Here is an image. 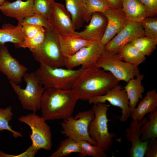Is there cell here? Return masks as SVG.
Segmentation results:
<instances>
[{
  "instance_id": "cell-1",
  "label": "cell",
  "mask_w": 157,
  "mask_h": 157,
  "mask_svg": "<svg viewBox=\"0 0 157 157\" xmlns=\"http://www.w3.org/2000/svg\"><path fill=\"white\" fill-rule=\"evenodd\" d=\"M120 81L110 72L94 66L84 69L72 89L78 99L88 100L105 94Z\"/></svg>"
},
{
  "instance_id": "cell-2",
  "label": "cell",
  "mask_w": 157,
  "mask_h": 157,
  "mask_svg": "<svg viewBox=\"0 0 157 157\" xmlns=\"http://www.w3.org/2000/svg\"><path fill=\"white\" fill-rule=\"evenodd\" d=\"M78 100L72 89L46 88L41 100V117L46 121L67 119L72 116Z\"/></svg>"
},
{
  "instance_id": "cell-3",
  "label": "cell",
  "mask_w": 157,
  "mask_h": 157,
  "mask_svg": "<svg viewBox=\"0 0 157 157\" xmlns=\"http://www.w3.org/2000/svg\"><path fill=\"white\" fill-rule=\"evenodd\" d=\"M85 69L81 67L74 70L40 64L35 72L45 89L52 88L67 90L72 89L75 82Z\"/></svg>"
},
{
  "instance_id": "cell-4",
  "label": "cell",
  "mask_w": 157,
  "mask_h": 157,
  "mask_svg": "<svg viewBox=\"0 0 157 157\" xmlns=\"http://www.w3.org/2000/svg\"><path fill=\"white\" fill-rule=\"evenodd\" d=\"M44 29V39L32 52L33 58L40 64L52 67L64 66L65 57L62 54L58 34L49 26Z\"/></svg>"
},
{
  "instance_id": "cell-5",
  "label": "cell",
  "mask_w": 157,
  "mask_h": 157,
  "mask_svg": "<svg viewBox=\"0 0 157 157\" xmlns=\"http://www.w3.org/2000/svg\"><path fill=\"white\" fill-rule=\"evenodd\" d=\"M109 106L106 102L94 104L92 108L94 116L89 123L88 129L91 138L96 141L97 145L105 151L110 150L113 144V138L116 136V134L108 131V123L110 120L108 118L107 113Z\"/></svg>"
},
{
  "instance_id": "cell-6",
  "label": "cell",
  "mask_w": 157,
  "mask_h": 157,
  "mask_svg": "<svg viewBox=\"0 0 157 157\" xmlns=\"http://www.w3.org/2000/svg\"><path fill=\"white\" fill-rule=\"evenodd\" d=\"M23 78L26 84L24 89L12 81H9V83L17 95L23 108L35 113L40 109L41 98L45 88L35 72H26Z\"/></svg>"
},
{
  "instance_id": "cell-7",
  "label": "cell",
  "mask_w": 157,
  "mask_h": 157,
  "mask_svg": "<svg viewBox=\"0 0 157 157\" xmlns=\"http://www.w3.org/2000/svg\"><path fill=\"white\" fill-rule=\"evenodd\" d=\"M94 116L92 108L87 111L79 112L74 117L72 116L63 120L60 124L62 128L61 133L77 142L84 140L97 145V142L90 136L88 130L89 123Z\"/></svg>"
},
{
  "instance_id": "cell-8",
  "label": "cell",
  "mask_w": 157,
  "mask_h": 157,
  "mask_svg": "<svg viewBox=\"0 0 157 157\" xmlns=\"http://www.w3.org/2000/svg\"><path fill=\"white\" fill-rule=\"evenodd\" d=\"M95 66L110 72L119 81L126 82L140 74L138 66L124 61L117 53L108 52L105 49Z\"/></svg>"
},
{
  "instance_id": "cell-9",
  "label": "cell",
  "mask_w": 157,
  "mask_h": 157,
  "mask_svg": "<svg viewBox=\"0 0 157 157\" xmlns=\"http://www.w3.org/2000/svg\"><path fill=\"white\" fill-rule=\"evenodd\" d=\"M18 120L30 128L32 133L30 138L34 149L37 151L41 149L51 150L52 146L51 130L44 118L33 113L20 117Z\"/></svg>"
},
{
  "instance_id": "cell-10",
  "label": "cell",
  "mask_w": 157,
  "mask_h": 157,
  "mask_svg": "<svg viewBox=\"0 0 157 157\" xmlns=\"http://www.w3.org/2000/svg\"><path fill=\"white\" fill-rule=\"evenodd\" d=\"M105 49V46L100 41H94L90 45L82 48L72 56L65 58L64 66L69 69L80 65L85 69L95 66Z\"/></svg>"
},
{
  "instance_id": "cell-11",
  "label": "cell",
  "mask_w": 157,
  "mask_h": 157,
  "mask_svg": "<svg viewBox=\"0 0 157 157\" xmlns=\"http://www.w3.org/2000/svg\"><path fill=\"white\" fill-rule=\"evenodd\" d=\"M88 101L90 104H96L98 102L104 103L107 101L111 105L120 108L122 110V114L119 120L122 122L126 121L131 117L133 111L129 106V99L125 90L119 84L105 94L91 98Z\"/></svg>"
},
{
  "instance_id": "cell-12",
  "label": "cell",
  "mask_w": 157,
  "mask_h": 157,
  "mask_svg": "<svg viewBox=\"0 0 157 157\" xmlns=\"http://www.w3.org/2000/svg\"><path fill=\"white\" fill-rule=\"evenodd\" d=\"M47 20L49 26L58 35H69L75 31L70 15L62 3L55 1L53 3Z\"/></svg>"
},
{
  "instance_id": "cell-13",
  "label": "cell",
  "mask_w": 157,
  "mask_h": 157,
  "mask_svg": "<svg viewBox=\"0 0 157 157\" xmlns=\"http://www.w3.org/2000/svg\"><path fill=\"white\" fill-rule=\"evenodd\" d=\"M144 36L143 27L140 23L128 20L121 31L105 45V50L108 52L117 53L134 39Z\"/></svg>"
},
{
  "instance_id": "cell-14",
  "label": "cell",
  "mask_w": 157,
  "mask_h": 157,
  "mask_svg": "<svg viewBox=\"0 0 157 157\" xmlns=\"http://www.w3.org/2000/svg\"><path fill=\"white\" fill-rule=\"evenodd\" d=\"M28 69L12 56L5 44L0 43V72L8 80L19 85Z\"/></svg>"
},
{
  "instance_id": "cell-15",
  "label": "cell",
  "mask_w": 157,
  "mask_h": 157,
  "mask_svg": "<svg viewBox=\"0 0 157 157\" xmlns=\"http://www.w3.org/2000/svg\"><path fill=\"white\" fill-rule=\"evenodd\" d=\"M104 14L107 19V23L100 42L105 46L121 31L128 20L122 9L111 8Z\"/></svg>"
},
{
  "instance_id": "cell-16",
  "label": "cell",
  "mask_w": 157,
  "mask_h": 157,
  "mask_svg": "<svg viewBox=\"0 0 157 157\" xmlns=\"http://www.w3.org/2000/svg\"><path fill=\"white\" fill-rule=\"evenodd\" d=\"M90 22L80 32L75 31L74 34L83 38L92 41H101L104 35L107 25V19L104 13H93Z\"/></svg>"
},
{
  "instance_id": "cell-17",
  "label": "cell",
  "mask_w": 157,
  "mask_h": 157,
  "mask_svg": "<svg viewBox=\"0 0 157 157\" xmlns=\"http://www.w3.org/2000/svg\"><path fill=\"white\" fill-rule=\"evenodd\" d=\"M0 10L6 16L15 18L19 21L34 14L33 0H17L12 2L6 0L0 6Z\"/></svg>"
},
{
  "instance_id": "cell-18",
  "label": "cell",
  "mask_w": 157,
  "mask_h": 157,
  "mask_svg": "<svg viewBox=\"0 0 157 157\" xmlns=\"http://www.w3.org/2000/svg\"><path fill=\"white\" fill-rule=\"evenodd\" d=\"M143 120L139 122L132 120L130 127L126 130L127 140L132 144L130 151L131 157H144L149 141H143L140 139L139 130Z\"/></svg>"
},
{
  "instance_id": "cell-19",
  "label": "cell",
  "mask_w": 157,
  "mask_h": 157,
  "mask_svg": "<svg viewBox=\"0 0 157 157\" xmlns=\"http://www.w3.org/2000/svg\"><path fill=\"white\" fill-rule=\"evenodd\" d=\"M66 8L70 13L75 29L81 27L91 19L88 13L86 0H65Z\"/></svg>"
},
{
  "instance_id": "cell-20",
  "label": "cell",
  "mask_w": 157,
  "mask_h": 157,
  "mask_svg": "<svg viewBox=\"0 0 157 157\" xmlns=\"http://www.w3.org/2000/svg\"><path fill=\"white\" fill-rule=\"evenodd\" d=\"M58 36L62 54L65 58L72 56L94 41L85 39L74 33L65 35H58Z\"/></svg>"
},
{
  "instance_id": "cell-21",
  "label": "cell",
  "mask_w": 157,
  "mask_h": 157,
  "mask_svg": "<svg viewBox=\"0 0 157 157\" xmlns=\"http://www.w3.org/2000/svg\"><path fill=\"white\" fill-rule=\"evenodd\" d=\"M157 110V93L156 89L148 91L146 95L133 110V120L141 122L147 114Z\"/></svg>"
},
{
  "instance_id": "cell-22",
  "label": "cell",
  "mask_w": 157,
  "mask_h": 157,
  "mask_svg": "<svg viewBox=\"0 0 157 157\" xmlns=\"http://www.w3.org/2000/svg\"><path fill=\"white\" fill-rule=\"evenodd\" d=\"M122 8L128 20L140 23L149 17L143 4L139 0H121Z\"/></svg>"
},
{
  "instance_id": "cell-23",
  "label": "cell",
  "mask_w": 157,
  "mask_h": 157,
  "mask_svg": "<svg viewBox=\"0 0 157 157\" xmlns=\"http://www.w3.org/2000/svg\"><path fill=\"white\" fill-rule=\"evenodd\" d=\"M144 77L143 74L140 73L136 78L130 80L123 88L129 99V106L133 110L136 107L139 99L142 98V94L144 92V87L142 84Z\"/></svg>"
},
{
  "instance_id": "cell-24",
  "label": "cell",
  "mask_w": 157,
  "mask_h": 157,
  "mask_svg": "<svg viewBox=\"0 0 157 157\" xmlns=\"http://www.w3.org/2000/svg\"><path fill=\"white\" fill-rule=\"evenodd\" d=\"M22 26H15L10 23L3 24L0 28V43H13L15 46L22 42L25 38Z\"/></svg>"
},
{
  "instance_id": "cell-25",
  "label": "cell",
  "mask_w": 157,
  "mask_h": 157,
  "mask_svg": "<svg viewBox=\"0 0 157 157\" xmlns=\"http://www.w3.org/2000/svg\"><path fill=\"white\" fill-rule=\"evenodd\" d=\"M139 130L140 139L143 141L157 138V110L144 118Z\"/></svg>"
},
{
  "instance_id": "cell-26",
  "label": "cell",
  "mask_w": 157,
  "mask_h": 157,
  "mask_svg": "<svg viewBox=\"0 0 157 157\" xmlns=\"http://www.w3.org/2000/svg\"><path fill=\"white\" fill-rule=\"evenodd\" d=\"M117 53L124 61L137 66L146 58L145 56L131 42L125 45Z\"/></svg>"
},
{
  "instance_id": "cell-27",
  "label": "cell",
  "mask_w": 157,
  "mask_h": 157,
  "mask_svg": "<svg viewBox=\"0 0 157 157\" xmlns=\"http://www.w3.org/2000/svg\"><path fill=\"white\" fill-rule=\"evenodd\" d=\"M81 152V149L78 142L67 137L60 142L56 150L49 157H65L72 153H79L80 154Z\"/></svg>"
},
{
  "instance_id": "cell-28",
  "label": "cell",
  "mask_w": 157,
  "mask_h": 157,
  "mask_svg": "<svg viewBox=\"0 0 157 157\" xmlns=\"http://www.w3.org/2000/svg\"><path fill=\"white\" fill-rule=\"evenodd\" d=\"M131 42L145 56L152 54L157 44V41L145 36L135 38Z\"/></svg>"
},
{
  "instance_id": "cell-29",
  "label": "cell",
  "mask_w": 157,
  "mask_h": 157,
  "mask_svg": "<svg viewBox=\"0 0 157 157\" xmlns=\"http://www.w3.org/2000/svg\"><path fill=\"white\" fill-rule=\"evenodd\" d=\"M13 115L10 107L0 108V131L6 130L11 132L15 138L22 137V135L20 133L13 130L9 124V122L12 119Z\"/></svg>"
},
{
  "instance_id": "cell-30",
  "label": "cell",
  "mask_w": 157,
  "mask_h": 157,
  "mask_svg": "<svg viewBox=\"0 0 157 157\" xmlns=\"http://www.w3.org/2000/svg\"><path fill=\"white\" fill-rule=\"evenodd\" d=\"M81 149L80 154L81 156H91L93 157H106L107 155L105 151L97 145L92 144L84 140L78 142Z\"/></svg>"
},
{
  "instance_id": "cell-31",
  "label": "cell",
  "mask_w": 157,
  "mask_h": 157,
  "mask_svg": "<svg viewBox=\"0 0 157 157\" xmlns=\"http://www.w3.org/2000/svg\"><path fill=\"white\" fill-rule=\"evenodd\" d=\"M45 38V31L41 32L31 38L25 37L21 42L15 46L17 48H28L32 52L34 51L43 42Z\"/></svg>"
},
{
  "instance_id": "cell-32",
  "label": "cell",
  "mask_w": 157,
  "mask_h": 157,
  "mask_svg": "<svg viewBox=\"0 0 157 157\" xmlns=\"http://www.w3.org/2000/svg\"><path fill=\"white\" fill-rule=\"evenodd\" d=\"M87 9L89 16L95 12H100L104 13L106 11L112 8L106 0H86Z\"/></svg>"
},
{
  "instance_id": "cell-33",
  "label": "cell",
  "mask_w": 157,
  "mask_h": 157,
  "mask_svg": "<svg viewBox=\"0 0 157 157\" xmlns=\"http://www.w3.org/2000/svg\"><path fill=\"white\" fill-rule=\"evenodd\" d=\"M140 23L143 27L145 36L157 41V18L148 17Z\"/></svg>"
},
{
  "instance_id": "cell-34",
  "label": "cell",
  "mask_w": 157,
  "mask_h": 157,
  "mask_svg": "<svg viewBox=\"0 0 157 157\" xmlns=\"http://www.w3.org/2000/svg\"><path fill=\"white\" fill-rule=\"evenodd\" d=\"M55 0H33L34 14L43 15L47 18L51 5Z\"/></svg>"
},
{
  "instance_id": "cell-35",
  "label": "cell",
  "mask_w": 157,
  "mask_h": 157,
  "mask_svg": "<svg viewBox=\"0 0 157 157\" xmlns=\"http://www.w3.org/2000/svg\"><path fill=\"white\" fill-rule=\"evenodd\" d=\"M31 24L42 26L44 28L49 26L47 18L39 14H35L28 16L18 21L17 24L22 25L25 24Z\"/></svg>"
},
{
  "instance_id": "cell-36",
  "label": "cell",
  "mask_w": 157,
  "mask_h": 157,
  "mask_svg": "<svg viewBox=\"0 0 157 157\" xmlns=\"http://www.w3.org/2000/svg\"><path fill=\"white\" fill-rule=\"evenodd\" d=\"M22 29L25 37L28 38L33 37L40 32L45 31L44 28L42 26L29 24L22 25Z\"/></svg>"
},
{
  "instance_id": "cell-37",
  "label": "cell",
  "mask_w": 157,
  "mask_h": 157,
  "mask_svg": "<svg viewBox=\"0 0 157 157\" xmlns=\"http://www.w3.org/2000/svg\"><path fill=\"white\" fill-rule=\"evenodd\" d=\"M144 5L149 17L157 14V0H139Z\"/></svg>"
},
{
  "instance_id": "cell-38",
  "label": "cell",
  "mask_w": 157,
  "mask_h": 157,
  "mask_svg": "<svg viewBox=\"0 0 157 157\" xmlns=\"http://www.w3.org/2000/svg\"><path fill=\"white\" fill-rule=\"evenodd\" d=\"M144 157H157V139L154 138L149 140Z\"/></svg>"
},
{
  "instance_id": "cell-39",
  "label": "cell",
  "mask_w": 157,
  "mask_h": 157,
  "mask_svg": "<svg viewBox=\"0 0 157 157\" xmlns=\"http://www.w3.org/2000/svg\"><path fill=\"white\" fill-rule=\"evenodd\" d=\"M112 8L122 9V6L121 0H106Z\"/></svg>"
},
{
  "instance_id": "cell-40",
  "label": "cell",
  "mask_w": 157,
  "mask_h": 157,
  "mask_svg": "<svg viewBox=\"0 0 157 157\" xmlns=\"http://www.w3.org/2000/svg\"><path fill=\"white\" fill-rule=\"evenodd\" d=\"M6 0H0V6L2 5Z\"/></svg>"
},
{
  "instance_id": "cell-41",
  "label": "cell",
  "mask_w": 157,
  "mask_h": 157,
  "mask_svg": "<svg viewBox=\"0 0 157 157\" xmlns=\"http://www.w3.org/2000/svg\"><path fill=\"white\" fill-rule=\"evenodd\" d=\"M0 19H1V16H0Z\"/></svg>"
}]
</instances>
